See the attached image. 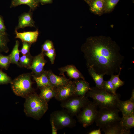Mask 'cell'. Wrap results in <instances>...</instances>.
Returning a JSON list of instances; mask_svg holds the SVG:
<instances>
[{"label":"cell","mask_w":134,"mask_h":134,"mask_svg":"<svg viewBox=\"0 0 134 134\" xmlns=\"http://www.w3.org/2000/svg\"><path fill=\"white\" fill-rule=\"evenodd\" d=\"M120 50L111 37L103 35L88 37L81 47L87 68L109 76L118 73L121 67L124 57Z\"/></svg>","instance_id":"cell-1"},{"label":"cell","mask_w":134,"mask_h":134,"mask_svg":"<svg viewBox=\"0 0 134 134\" xmlns=\"http://www.w3.org/2000/svg\"><path fill=\"white\" fill-rule=\"evenodd\" d=\"M86 96L92 98L93 102L100 109H118V103L120 98L119 94H114L95 87H91Z\"/></svg>","instance_id":"cell-2"},{"label":"cell","mask_w":134,"mask_h":134,"mask_svg":"<svg viewBox=\"0 0 134 134\" xmlns=\"http://www.w3.org/2000/svg\"><path fill=\"white\" fill-rule=\"evenodd\" d=\"M24 111L27 116L35 119H40L48 109V102L35 93L26 98Z\"/></svg>","instance_id":"cell-3"},{"label":"cell","mask_w":134,"mask_h":134,"mask_svg":"<svg viewBox=\"0 0 134 134\" xmlns=\"http://www.w3.org/2000/svg\"><path fill=\"white\" fill-rule=\"evenodd\" d=\"M32 75L30 73L23 74L12 81L11 88L16 95L26 98L33 93V82L31 79Z\"/></svg>","instance_id":"cell-4"},{"label":"cell","mask_w":134,"mask_h":134,"mask_svg":"<svg viewBox=\"0 0 134 134\" xmlns=\"http://www.w3.org/2000/svg\"><path fill=\"white\" fill-rule=\"evenodd\" d=\"M119 111L117 109H100L95 121L96 125L102 128L113 122L120 121L121 118L119 115Z\"/></svg>","instance_id":"cell-5"},{"label":"cell","mask_w":134,"mask_h":134,"mask_svg":"<svg viewBox=\"0 0 134 134\" xmlns=\"http://www.w3.org/2000/svg\"><path fill=\"white\" fill-rule=\"evenodd\" d=\"M97 107L93 102L89 101L76 116L78 121L84 127L90 125L95 121L98 112Z\"/></svg>","instance_id":"cell-6"},{"label":"cell","mask_w":134,"mask_h":134,"mask_svg":"<svg viewBox=\"0 0 134 134\" xmlns=\"http://www.w3.org/2000/svg\"><path fill=\"white\" fill-rule=\"evenodd\" d=\"M89 101L88 97L86 96H74L61 102L60 106L73 117L76 116Z\"/></svg>","instance_id":"cell-7"},{"label":"cell","mask_w":134,"mask_h":134,"mask_svg":"<svg viewBox=\"0 0 134 134\" xmlns=\"http://www.w3.org/2000/svg\"><path fill=\"white\" fill-rule=\"evenodd\" d=\"M57 129L66 127L72 128L75 126L76 120L66 110H59L53 112L50 115Z\"/></svg>","instance_id":"cell-8"},{"label":"cell","mask_w":134,"mask_h":134,"mask_svg":"<svg viewBox=\"0 0 134 134\" xmlns=\"http://www.w3.org/2000/svg\"><path fill=\"white\" fill-rule=\"evenodd\" d=\"M75 96L74 85L71 80L66 84L56 88L55 98L58 101L62 102L67 99Z\"/></svg>","instance_id":"cell-9"},{"label":"cell","mask_w":134,"mask_h":134,"mask_svg":"<svg viewBox=\"0 0 134 134\" xmlns=\"http://www.w3.org/2000/svg\"><path fill=\"white\" fill-rule=\"evenodd\" d=\"M44 56V53L41 52L33 57L31 65L27 68L32 70V75L38 76L44 70V67L47 61L45 59Z\"/></svg>","instance_id":"cell-10"},{"label":"cell","mask_w":134,"mask_h":134,"mask_svg":"<svg viewBox=\"0 0 134 134\" xmlns=\"http://www.w3.org/2000/svg\"><path fill=\"white\" fill-rule=\"evenodd\" d=\"M27 27H35V22L33 18L32 11L30 9L28 12L24 13L19 16L18 24L15 30H17Z\"/></svg>","instance_id":"cell-11"},{"label":"cell","mask_w":134,"mask_h":134,"mask_svg":"<svg viewBox=\"0 0 134 134\" xmlns=\"http://www.w3.org/2000/svg\"><path fill=\"white\" fill-rule=\"evenodd\" d=\"M60 71V75L65 76L64 73L66 72L68 76L71 78L75 80L81 79L85 80V78L81 73L73 65H67L58 69Z\"/></svg>","instance_id":"cell-12"},{"label":"cell","mask_w":134,"mask_h":134,"mask_svg":"<svg viewBox=\"0 0 134 134\" xmlns=\"http://www.w3.org/2000/svg\"><path fill=\"white\" fill-rule=\"evenodd\" d=\"M117 108L122 114V117L134 113V98H131L127 100H119L117 104Z\"/></svg>","instance_id":"cell-13"},{"label":"cell","mask_w":134,"mask_h":134,"mask_svg":"<svg viewBox=\"0 0 134 134\" xmlns=\"http://www.w3.org/2000/svg\"><path fill=\"white\" fill-rule=\"evenodd\" d=\"M74 87L75 96L84 97L91 88L89 84L83 79L75 80L73 81Z\"/></svg>","instance_id":"cell-14"},{"label":"cell","mask_w":134,"mask_h":134,"mask_svg":"<svg viewBox=\"0 0 134 134\" xmlns=\"http://www.w3.org/2000/svg\"><path fill=\"white\" fill-rule=\"evenodd\" d=\"M16 35L15 38L20 39L22 42H26L32 44L35 42L37 39L39 33L38 30L34 31L18 32L15 30Z\"/></svg>","instance_id":"cell-15"},{"label":"cell","mask_w":134,"mask_h":134,"mask_svg":"<svg viewBox=\"0 0 134 134\" xmlns=\"http://www.w3.org/2000/svg\"><path fill=\"white\" fill-rule=\"evenodd\" d=\"M102 130L105 134H131L129 131L123 128L120 121H116L103 127Z\"/></svg>","instance_id":"cell-16"},{"label":"cell","mask_w":134,"mask_h":134,"mask_svg":"<svg viewBox=\"0 0 134 134\" xmlns=\"http://www.w3.org/2000/svg\"><path fill=\"white\" fill-rule=\"evenodd\" d=\"M46 71L51 85L55 88L66 84L70 80L65 76H58L54 74L51 70Z\"/></svg>","instance_id":"cell-17"},{"label":"cell","mask_w":134,"mask_h":134,"mask_svg":"<svg viewBox=\"0 0 134 134\" xmlns=\"http://www.w3.org/2000/svg\"><path fill=\"white\" fill-rule=\"evenodd\" d=\"M40 92L39 96L42 99L48 102L56 94V88L52 86H47L39 88Z\"/></svg>","instance_id":"cell-18"},{"label":"cell","mask_w":134,"mask_h":134,"mask_svg":"<svg viewBox=\"0 0 134 134\" xmlns=\"http://www.w3.org/2000/svg\"><path fill=\"white\" fill-rule=\"evenodd\" d=\"M88 5L91 11L95 14L100 16L104 13V0H92Z\"/></svg>","instance_id":"cell-19"},{"label":"cell","mask_w":134,"mask_h":134,"mask_svg":"<svg viewBox=\"0 0 134 134\" xmlns=\"http://www.w3.org/2000/svg\"><path fill=\"white\" fill-rule=\"evenodd\" d=\"M39 0H12L10 8L15 7L22 4L28 5L30 9L34 10L38 6L39 3Z\"/></svg>","instance_id":"cell-20"},{"label":"cell","mask_w":134,"mask_h":134,"mask_svg":"<svg viewBox=\"0 0 134 134\" xmlns=\"http://www.w3.org/2000/svg\"><path fill=\"white\" fill-rule=\"evenodd\" d=\"M36 82L37 87L40 88L47 86H52L49 81L46 71L44 70L40 75L36 76L32 75Z\"/></svg>","instance_id":"cell-21"},{"label":"cell","mask_w":134,"mask_h":134,"mask_svg":"<svg viewBox=\"0 0 134 134\" xmlns=\"http://www.w3.org/2000/svg\"><path fill=\"white\" fill-rule=\"evenodd\" d=\"M120 123L123 128L130 131V129L134 126V113L122 117L121 118Z\"/></svg>","instance_id":"cell-22"},{"label":"cell","mask_w":134,"mask_h":134,"mask_svg":"<svg viewBox=\"0 0 134 134\" xmlns=\"http://www.w3.org/2000/svg\"><path fill=\"white\" fill-rule=\"evenodd\" d=\"M88 70L89 73L95 83L96 87L99 89H102L104 81L103 79L104 75L97 73L90 68H88Z\"/></svg>","instance_id":"cell-23"},{"label":"cell","mask_w":134,"mask_h":134,"mask_svg":"<svg viewBox=\"0 0 134 134\" xmlns=\"http://www.w3.org/2000/svg\"><path fill=\"white\" fill-rule=\"evenodd\" d=\"M19 43L18 40L16 41L15 45L11 53L9 55L11 60V63L15 64L19 66V61L20 58L19 49Z\"/></svg>","instance_id":"cell-24"},{"label":"cell","mask_w":134,"mask_h":134,"mask_svg":"<svg viewBox=\"0 0 134 134\" xmlns=\"http://www.w3.org/2000/svg\"><path fill=\"white\" fill-rule=\"evenodd\" d=\"M9 41L7 33L0 32V53L3 52L7 53L8 52L9 48L7 43Z\"/></svg>","instance_id":"cell-25"},{"label":"cell","mask_w":134,"mask_h":134,"mask_svg":"<svg viewBox=\"0 0 134 134\" xmlns=\"http://www.w3.org/2000/svg\"><path fill=\"white\" fill-rule=\"evenodd\" d=\"M33 57L30 53L23 55L20 58L19 66L28 68L31 64Z\"/></svg>","instance_id":"cell-26"},{"label":"cell","mask_w":134,"mask_h":134,"mask_svg":"<svg viewBox=\"0 0 134 134\" xmlns=\"http://www.w3.org/2000/svg\"><path fill=\"white\" fill-rule=\"evenodd\" d=\"M122 69L121 67L117 74L111 75L110 79L116 91L118 88L123 86L124 84V82L121 80L119 78V76L120 75Z\"/></svg>","instance_id":"cell-27"},{"label":"cell","mask_w":134,"mask_h":134,"mask_svg":"<svg viewBox=\"0 0 134 134\" xmlns=\"http://www.w3.org/2000/svg\"><path fill=\"white\" fill-rule=\"evenodd\" d=\"M120 0H104V13H109L113 10Z\"/></svg>","instance_id":"cell-28"},{"label":"cell","mask_w":134,"mask_h":134,"mask_svg":"<svg viewBox=\"0 0 134 134\" xmlns=\"http://www.w3.org/2000/svg\"><path fill=\"white\" fill-rule=\"evenodd\" d=\"M11 63L10 56H4L0 53V68L7 70Z\"/></svg>","instance_id":"cell-29"},{"label":"cell","mask_w":134,"mask_h":134,"mask_svg":"<svg viewBox=\"0 0 134 134\" xmlns=\"http://www.w3.org/2000/svg\"><path fill=\"white\" fill-rule=\"evenodd\" d=\"M102 89H103L107 92L111 93L116 94V91L115 89L114 86L111 81L109 80L105 81L104 82Z\"/></svg>","instance_id":"cell-30"},{"label":"cell","mask_w":134,"mask_h":134,"mask_svg":"<svg viewBox=\"0 0 134 134\" xmlns=\"http://www.w3.org/2000/svg\"><path fill=\"white\" fill-rule=\"evenodd\" d=\"M12 81L11 78L0 69V84L11 83Z\"/></svg>","instance_id":"cell-31"},{"label":"cell","mask_w":134,"mask_h":134,"mask_svg":"<svg viewBox=\"0 0 134 134\" xmlns=\"http://www.w3.org/2000/svg\"><path fill=\"white\" fill-rule=\"evenodd\" d=\"M54 48L52 42L49 40H47L41 46V52L44 53Z\"/></svg>","instance_id":"cell-32"},{"label":"cell","mask_w":134,"mask_h":134,"mask_svg":"<svg viewBox=\"0 0 134 134\" xmlns=\"http://www.w3.org/2000/svg\"><path fill=\"white\" fill-rule=\"evenodd\" d=\"M44 53V56H46L48 58L51 63L52 64H53L56 56L55 50L54 48Z\"/></svg>","instance_id":"cell-33"},{"label":"cell","mask_w":134,"mask_h":134,"mask_svg":"<svg viewBox=\"0 0 134 134\" xmlns=\"http://www.w3.org/2000/svg\"><path fill=\"white\" fill-rule=\"evenodd\" d=\"M32 44L27 42H22V46L21 49L20 50V52L23 55L30 53V48Z\"/></svg>","instance_id":"cell-34"},{"label":"cell","mask_w":134,"mask_h":134,"mask_svg":"<svg viewBox=\"0 0 134 134\" xmlns=\"http://www.w3.org/2000/svg\"><path fill=\"white\" fill-rule=\"evenodd\" d=\"M6 30L3 17L0 15V32L3 33H6Z\"/></svg>","instance_id":"cell-35"},{"label":"cell","mask_w":134,"mask_h":134,"mask_svg":"<svg viewBox=\"0 0 134 134\" xmlns=\"http://www.w3.org/2000/svg\"><path fill=\"white\" fill-rule=\"evenodd\" d=\"M50 121L51 127L52 134H57L58 130L54 124L53 120L50 118Z\"/></svg>","instance_id":"cell-36"},{"label":"cell","mask_w":134,"mask_h":134,"mask_svg":"<svg viewBox=\"0 0 134 134\" xmlns=\"http://www.w3.org/2000/svg\"><path fill=\"white\" fill-rule=\"evenodd\" d=\"M39 3L42 5L47 4H51L53 2V0H39Z\"/></svg>","instance_id":"cell-37"},{"label":"cell","mask_w":134,"mask_h":134,"mask_svg":"<svg viewBox=\"0 0 134 134\" xmlns=\"http://www.w3.org/2000/svg\"><path fill=\"white\" fill-rule=\"evenodd\" d=\"M100 128L98 129L92 131L90 132L88 134H101V133Z\"/></svg>","instance_id":"cell-38"},{"label":"cell","mask_w":134,"mask_h":134,"mask_svg":"<svg viewBox=\"0 0 134 134\" xmlns=\"http://www.w3.org/2000/svg\"><path fill=\"white\" fill-rule=\"evenodd\" d=\"M85 2H86L88 4H89L90 2L92 0H84Z\"/></svg>","instance_id":"cell-39"}]
</instances>
